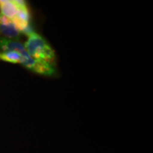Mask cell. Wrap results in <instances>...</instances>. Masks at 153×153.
Segmentation results:
<instances>
[{
	"label": "cell",
	"instance_id": "obj_1",
	"mask_svg": "<svg viewBox=\"0 0 153 153\" xmlns=\"http://www.w3.org/2000/svg\"><path fill=\"white\" fill-rule=\"evenodd\" d=\"M26 52L32 58L43 60L52 65L55 60V53L46 40L36 32L28 36L24 45Z\"/></svg>",
	"mask_w": 153,
	"mask_h": 153
},
{
	"label": "cell",
	"instance_id": "obj_2",
	"mask_svg": "<svg viewBox=\"0 0 153 153\" xmlns=\"http://www.w3.org/2000/svg\"><path fill=\"white\" fill-rule=\"evenodd\" d=\"M17 6H18V11L16 16L12 19L17 29L20 31L21 33H23L24 30L30 26V14L29 9H28L26 1L22 0H15Z\"/></svg>",
	"mask_w": 153,
	"mask_h": 153
},
{
	"label": "cell",
	"instance_id": "obj_3",
	"mask_svg": "<svg viewBox=\"0 0 153 153\" xmlns=\"http://www.w3.org/2000/svg\"><path fill=\"white\" fill-rule=\"evenodd\" d=\"M0 33L4 38L18 41L20 36V31L11 19L0 14Z\"/></svg>",
	"mask_w": 153,
	"mask_h": 153
},
{
	"label": "cell",
	"instance_id": "obj_4",
	"mask_svg": "<svg viewBox=\"0 0 153 153\" xmlns=\"http://www.w3.org/2000/svg\"><path fill=\"white\" fill-rule=\"evenodd\" d=\"M29 56L26 51L24 53L18 51H7L0 52V60L14 64H23L25 60Z\"/></svg>",
	"mask_w": 153,
	"mask_h": 153
},
{
	"label": "cell",
	"instance_id": "obj_5",
	"mask_svg": "<svg viewBox=\"0 0 153 153\" xmlns=\"http://www.w3.org/2000/svg\"><path fill=\"white\" fill-rule=\"evenodd\" d=\"M18 9L15 0H0V14L11 20L16 16Z\"/></svg>",
	"mask_w": 153,
	"mask_h": 153
}]
</instances>
